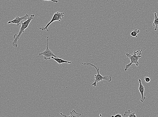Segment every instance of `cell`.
<instances>
[{"instance_id": "4", "label": "cell", "mask_w": 158, "mask_h": 117, "mask_svg": "<svg viewBox=\"0 0 158 117\" xmlns=\"http://www.w3.org/2000/svg\"><path fill=\"white\" fill-rule=\"evenodd\" d=\"M48 41H49V37H47V40H46V49L44 51L42 52H40L39 54L38 57L41 55L44 56V59L45 60H50L51 58V57L53 56L55 58H60L62 56H58L55 55L53 53V52L51 51L49 48L48 46Z\"/></svg>"}, {"instance_id": "8", "label": "cell", "mask_w": 158, "mask_h": 117, "mask_svg": "<svg viewBox=\"0 0 158 117\" xmlns=\"http://www.w3.org/2000/svg\"><path fill=\"white\" fill-rule=\"evenodd\" d=\"M60 114L62 116L64 117H79L81 116V115H82V114L80 113L77 112L74 110H73L71 112H70V115L69 116L64 115L62 113H60Z\"/></svg>"}, {"instance_id": "15", "label": "cell", "mask_w": 158, "mask_h": 117, "mask_svg": "<svg viewBox=\"0 0 158 117\" xmlns=\"http://www.w3.org/2000/svg\"><path fill=\"white\" fill-rule=\"evenodd\" d=\"M122 115L120 114H116V115H112L111 116V117H122Z\"/></svg>"}, {"instance_id": "14", "label": "cell", "mask_w": 158, "mask_h": 117, "mask_svg": "<svg viewBox=\"0 0 158 117\" xmlns=\"http://www.w3.org/2000/svg\"><path fill=\"white\" fill-rule=\"evenodd\" d=\"M44 1H48L52 2L54 3V4H56L58 2V0H43Z\"/></svg>"}, {"instance_id": "12", "label": "cell", "mask_w": 158, "mask_h": 117, "mask_svg": "<svg viewBox=\"0 0 158 117\" xmlns=\"http://www.w3.org/2000/svg\"><path fill=\"white\" fill-rule=\"evenodd\" d=\"M140 33V31L138 29H135L130 33V35L131 37H138V34Z\"/></svg>"}, {"instance_id": "13", "label": "cell", "mask_w": 158, "mask_h": 117, "mask_svg": "<svg viewBox=\"0 0 158 117\" xmlns=\"http://www.w3.org/2000/svg\"><path fill=\"white\" fill-rule=\"evenodd\" d=\"M144 79H145V80L146 82H150L151 81L150 79L148 77H145L144 78Z\"/></svg>"}, {"instance_id": "5", "label": "cell", "mask_w": 158, "mask_h": 117, "mask_svg": "<svg viewBox=\"0 0 158 117\" xmlns=\"http://www.w3.org/2000/svg\"><path fill=\"white\" fill-rule=\"evenodd\" d=\"M64 13H60L57 12L55 13L53 15L52 19H51V21L48 23V24L46 25L45 27H42L40 28V29L42 31H45L46 30L47 32H49V30H48V27L49 25L53 23L54 21H60L62 19H64Z\"/></svg>"}, {"instance_id": "7", "label": "cell", "mask_w": 158, "mask_h": 117, "mask_svg": "<svg viewBox=\"0 0 158 117\" xmlns=\"http://www.w3.org/2000/svg\"><path fill=\"white\" fill-rule=\"evenodd\" d=\"M138 82L139 83V90L141 94L142 97L141 99H140V101L142 102H144V100L146 99V97L144 96V89H145V87L144 86H143V84L142 83L141 80L140 79H138Z\"/></svg>"}, {"instance_id": "11", "label": "cell", "mask_w": 158, "mask_h": 117, "mask_svg": "<svg viewBox=\"0 0 158 117\" xmlns=\"http://www.w3.org/2000/svg\"><path fill=\"white\" fill-rule=\"evenodd\" d=\"M154 15L155 16L154 19V23L152 24V26H155L154 31H156L158 30V17L156 13H154Z\"/></svg>"}, {"instance_id": "1", "label": "cell", "mask_w": 158, "mask_h": 117, "mask_svg": "<svg viewBox=\"0 0 158 117\" xmlns=\"http://www.w3.org/2000/svg\"><path fill=\"white\" fill-rule=\"evenodd\" d=\"M34 15H32L30 16L28 19L26 20L22 23L21 24V26L20 28V31H19V34L18 35L15 34L14 36L13 41L12 42V46L14 47L15 48L18 47V44H17V42L18 40L20 39L21 37V35L24 32L25 30L28 28L29 24H30V22L32 21V20L34 18Z\"/></svg>"}, {"instance_id": "9", "label": "cell", "mask_w": 158, "mask_h": 117, "mask_svg": "<svg viewBox=\"0 0 158 117\" xmlns=\"http://www.w3.org/2000/svg\"><path fill=\"white\" fill-rule=\"evenodd\" d=\"M124 116L128 117H136V113L133 111L130 110H126L124 115Z\"/></svg>"}, {"instance_id": "6", "label": "cell", "mask_w": 158, "mask_h": 117, "mask_svg": "<svg viewBox=\"0 0 158 117\" xmlns=\"http://www.w3.org/2000/svg\"><path fill=\"white\" fill-rule=\"evenodd\" d=\"M29 17L30 16L28 14H26L24 16L21 17L17 16L13 20H12V21H9V22H8V24L13 23V24H15L16 26H18V25L22 24L23 23L22 22V20H26L28 19Z\"/></svg>"}, {"instance_id": "10", "label": "cell", "mask_w": 158, "mask_h": 117, "mask_svg": "<svg viewBox=\"0 0 158 117\" xmlns=\"http://www.w3.org/2000/svg\"><path fill=\"white\" fill-rule=\"evenodd\" d=\"M52 59H54L56 62H58V64L61 65V64L63 63H68V64H71L72 62L70 61H68L67 60H64V59H61L60 58H55L52 56L51 57Z\"/></svg>"}, {"instance_id": "3", "label": "cell", "mask_w": 158, "mask_h": 117, "mask_svg": "<svg viewBox=\"0 0 158 117\" xmlns=\"http://www.w3.org/2000/svg\"><path fill=\"white\" fill-rule=\"evenodd\" d=\"M82 65H91V66H92L94 67L96 69L97 72V74L96 75H94V79L95 81H94V83L92 84V85L94 87H96L97 85V83L98 82H99L100 81H101L103 80H105L107 81L108 82H110V81H112V77L110 76H102L100 74L99 71L100 68H98L96 66H95L93 64H91V63H82Z\"/></svg>"}, {"instance_id": "2", "label": "cell", "mask_w": 158, "mask_h": 117, "mask_svg": "<svg viewBox=\"0 0 158 117\" xmlns=\"http://www.w3.org/2000/svg\"><path fill=\"white\" fill-rule=\"evenodd\" d=\"M142 51V50H141L140 51H134L133 54L132 55L130 54V53H126V56L129 58L131 62L129 64L126 65L124 69L125 71H127L132 64H135L136 66H138L139 65L138 60L140 57H142L140 54Z\"/></svg>"}]
</instances>
